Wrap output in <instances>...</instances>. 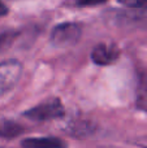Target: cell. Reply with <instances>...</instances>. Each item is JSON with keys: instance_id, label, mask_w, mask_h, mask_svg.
<instances>
[{"instance_id": "1", "label": "cell", "mask_w": 147, "mask_h": 148, "mask_svg": "<svg viewBox=\"0 0 147 148\" xmlns=\"http://www.w3.org/2000/svg\"><path fill=\"white\" fill-rule=\"evenodd\" d=\"M23 116L33 121H49L61 118L64 116V105L57 97L46 100L44 103H41L36 107H33L31 109L23 112Z\"/></svg>"}, {"instance_id": "2", "label": "cell", "mask_w": 147, "mask_h": 148, "mask_svg": "<svg viewBox=\"0 0 147 148\" xmlns=\"http://www.w3.org/2000/svg\"><path fill=\"white\" fill-rule=\"evenodd\" d=\"M82 36V26L76 22H64L55 26L51 33V42L56 47H70L78 43Z\"/></svg>"}, {"instance_id": "3", "label": "cell", "mask_w": 147, "mask_h": 148, "mask_svg": "<svg viewBox=\"0 0 147 148\" xmlns=\"http://www.w3.org/2000/svg\"><path fill=\"white\" fill-rule=\"evenodd\" d=\"M22 73V64L18 60L9 59L0 62V96L8 94L16 87Z\"/></svg>"}, {"instance_id": "4", "label": "cell", "mask_w": 147, "mask_h": 148, "mask_svg": "<svg viewBox=\"0 0 147 148\" xmlns=\"http://www.w3.org/2000/svg\"><path fill=\"white\" fill-rule=\"evenodd\" d=\"M120 56V49L116 44H98L91 52V60L96 65H109Z\"/></svg>"}, {"instance_id": "5", "label": "cell", "mask_w": 147, "mask_h": 148, "mask_svg": "<svg viewBox=\"0 0 147 148\" xmlns=\"http://www.w3.org/2000/svg\"><path fill=\"white\" fill-rule=\"evenodd\" d=\"M21 146L25 148H61L67 143L55 136H44V138H27L21 142Z\"/></svg>"}, {"instance_id": "6", "label": "cell", "mask_w": 147, "mask_h": 148, "mask_svg": "<svg viewBox=\"0 0 147 148\" xmlns=\"http://www.w3.org/2000/svg\"><path fill=\"white\" fill-rule=\"evenodd\" d=\"M23 133V127L18 122L8 118H0V138L12 139L21 135Z\"/></svg>"}, {"instance_id": "7", "label": "cell", "mask_w": 147, "mask_h": 148, "mask_svg": "<svg viewBox=\"0 0 147 148\" xmlns=\"http://www.w3.org/2000/svg\"><path fill=\"white\" fill-rule=\"evenodd\" d=\"M18 31L13 29H1L0 30V52H4L13 44L18 36Z\"/></svg>"}, {"instance_id": "8", "label": "cell", "mask_w": 147, "mask_h": 148, "mask_svg": "<svg viewBox=\"0 0 147 148\" xmlns=\"http://www.w3.org/2000/svg\"><path fill=\"white\" fill-rule=\"evenodd\" d=\"M70 133L77 136H87L94 131V126L89 123L87 121H80V122H73L69 126Z\"/></svg>"}, {"instance_id": "9", "label": "cell", "mask_w": 147, "mask_h": 148, "mask_svg": "<svg viewBox=\"0 0 147 148\" xmlns=\"http://www.w3.org/2000/svg\"><path fill=\"white\" fill-rule=\"evenodd\" d=\"M119 3L133 9H147V0H119Z\"/></svg>"}, {"instance_id": "10", "label": "cell", "mask_w": 147, "mask_h": 148, "mask_svg": "<svg viewBox=\"0 0 147 148\" xmlns=\"http://www.w3.org/2000/svg\"><path fill=\"white\" fill-rule=\"evenodd\" d=\"M108 0H76V5L78 7H94V5H102Z\"/></svg>"}, {"instance_id": "11", "label": "cell", "mask_w": 147, "mask_h": 148, "mask_svg": "<svg viewBox=\"0 0 147 148\" xmlns=\"http://www.w3.org/2000/svg\"><path fill=\"white\" fill-rule=\"evenodd\" d=\"M7 13H8V8L5 7V5L1 3V0H0V16H5Z\"/></svg>"}]
</instances>
